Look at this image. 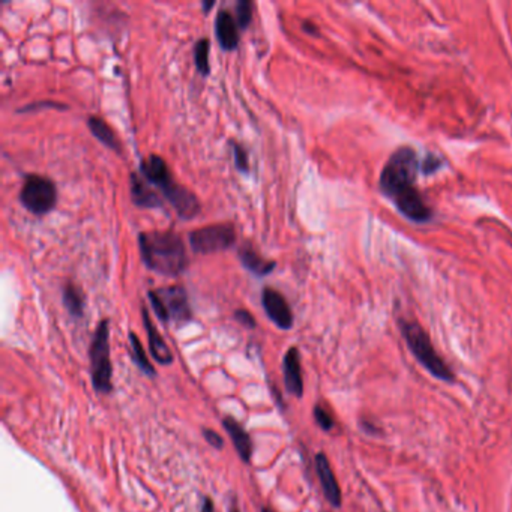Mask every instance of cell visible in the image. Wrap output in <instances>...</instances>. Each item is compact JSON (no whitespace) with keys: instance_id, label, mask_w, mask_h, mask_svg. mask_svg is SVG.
<instances>
[{"instance_id":"cell-9","label":"cell","mask_w":512,"mask_h":512,"mask_svg":"<svg viewBox=\"0 0 512 512\" xmlns=\"http://www.w3.org/2000/svg\"><path fill=\"white\" fill-rule=\"evenodd\" d=\"M262 305L266 314L274 321V324L283 329L288 331L293 326V313L288 305L286 297L271 287H264L262 292Z\"/></svg>"},{"instance_id":"cell-32","label":"cell","mask_w":512,"mask_h":512,"mask_svg":"<svg viewBox=\"0 0 512 512\" xmlns=\"http://www.w3.org/2000/svg\"><path fill=\"white\" fill-rule=\"evenodd\" d=\"M262 512H272V511H271V509H268V508H263V509H262Z\"/></svg>"},{"instance_id":"cell-6","label":"cell","mask_w":512,"mask_h":512,"mask_svg":"<svg viewBox=\"0 0 512 512\" xmlns=\"http://www.w3.org/2000/svg\"><path fill=\"white\" fill-rule=\"evenodd\" d=\"M153 311L162 321L174 320L177 324H185L193 317L191 307L188 302V295L181 286L162 287L148 293Z\"/></svg>"},{"instance_id":"cell-11","label":"cell","mask_w":512,"mask_h":512,"mask_svg":"<svg viewBox=\"0 0 512 512\" xmlns=\"http://www.w3.org/2000/svg\"><path fill=\"white\" fill-rule=\"evenodd\" d=\"M316 469H317V475H319V481L321 484V489L328 499V502L340 508L341 506V489L338 487V482L335 480V475H333L329 460L326 459L325 454H317L316 455Z\"/></svg>"},{"instance_id":"cell-7","label":"cell","mask_w":512,"mask_h":512,"mask_svg":"<svg viewBox=\"0 0 512 512\" xmlns=\"http://www.w3.org/2000/svg\"><path fill=\"white\" fill-rule=\"evenodd\" d=\"M20 202L33 215H46L58 203V188L49 177L27 174L20 191Z\"/></svg>"},{"instance_id":"cell-5","label":"cell","mask_w":512,"mask_h":512,"mask_svg":"<svg viewBox=\"0 0 512 512\" xmlns=\"http://www.w3.org/2000/svg\"><path fill=\"white\" fill-rule=\"evenodd\" d=\"M91 364H92V382L95 391L108 394L113 389L111 383V369L110 361V325L108 320H103L98 325L94 340L91 344Z\"/></svg>"},{"instance_id":"cell-30","label":"cell","mask_w":512,"mask_h":512,"mask_svg":"<svg viewBox=\"0 0 512 512\" xmlns=\"http://www.w3.org/2000/svg\"><path fill=\"white\" fill-rule=\"evenodd\" d=\"M214 6H215V2H214V0H210V2H203V4H202L203 13H206V14H207V13H209V11H210V9H212Z\"/></svg>"},{"instance_id":"cell-21","label":"cell","mask_w":512,"mask_h":512,"mask_svg":"<svg viewBox=\"0 0 512 512\" xmlns=\"http://www.w3.org/2000/svg\"><path fill=\"white\" fill-rule=\"evenodd\" d=\"M252 20V4L250 0H238L236 4V23L238 27L245 30Z\"/></svg>"},{"instance_id":"cell-25","label":"cell","mask_w":512,"mask_h":512,"mask_svg":"<svg viewBox=\"0 0 512 512\" xmlns=\"http://www.w3.org/2000/svg\"><path fill=\"white\" fill-rule=\"evenodd\" d=\"M203 436H205V439L207 440V443L210 444V447H214L217 449H221L222 447H224V440L221 439V436L217 431L205 428L203 430Z\"/></svg>"},{"instance_id":"cell-1","label":"cell","mask_w":512,"mask_h":512,"mask_svg":"<svg viewBox=\"0 0 512 512\" xmlns=\"http://www.w3.org/2000/svg\"><path fill=\"white\" fill-rule=\"evenodd\" d=\"M419 170H422V162H419L418 153L409 146H403L385 164L378 185L407 219L424 224L433 218V210L415 186Z\"/></svg>"},{"instance_id":"cell-2","label":"cell","mask_w":512,"mask_h":512,"mask_svg":"<svg viewBox=\"0 0 512 512\" xmlns=\"http://www.w3.org/2000/svg\"><path fill=\"white\" fill-rule=\"evenodd\" d=\"M139 247L143 263L157 274L176 276L182 274L188 264L184 241L174 231L140 233Z\"/></svg>"},{"instance_id":"cell-19","label":"cell","mask_w":512,"mask_h":512,"mask_svg":"<svg viewBox=\"0 0 512 512\" xmlns=\"http://www.w3.org/2000/svg\"><path fill=\"white\" fill-rule=\"evenodd\" d=\"M209 53H210V41L207 38L198 39L194 47V63L198 72L205 77H207L210 72Z\"/></svg>"},{"instance_id":"cell-10","label":"cell","mask_w":512,"mask_h":512,"mask_svg":"<svg viewBox=\"0 0 512 512\" xmlns=\"http://www.w3.org/2000/svg\"><path fill=\"white\" fill-rule=\"evenodd\" d=\"M236 18L229 11L221 9L215 18V33L217 39L222 50L233 51L239 46V30Z\"/></svg>"},{"instance_id":"cell-13","label":"cell","mask_w":512,"mask_h":512,"mask_svg":"<svg viewBox=\"0 0 512 512\" xmlns=\"http://www.w3.org/2000/svg\"><path fill=\"white\" fill-rule=\"evenodd\" d=\"M141 316H143L144 328H146V332H148V341H149V349H151L152 356L157 359V362H160L162 365L172 364L173 362L172 350L169 349V346H167V343L161 337L158 329L155 328V325L152 324L151 316L146 308H141Z\"/></svg>"},{"instance_id":"cell-3","label":"cell","mask_w":512,"mask_h":512,"mask_svg":"<svg viewBox=\"0 0 512 512\" xmlns=\"http://www.w3.org/2000/svg\"><path fill=\"white\" fill-rule=\"evenodd\" d=\"M140 172L148 184L161 189L162 196L169 200V203L181 218L193 219L200 214L202 207H200L198 198L173 179L169 165L158 155H151L149 158L141 160Z\"/></svg>"},{"instance_id":"cell-28","label":"cell","mask_w":512,"mask_h":512,"mask_svg":"<svg viewBox=\"0 0 512 512\" xmlns=\"http://www.w3.org/2000/svg\"><path fill=\"white\" fill-rule=\"evenodd\" d=\"M302 29L304 32L308 33V35H319V29L313 23H309V21H304Z\"/></svg>"},{"instance_id":"cell-15","label":"cell","mask_w":512,"mask_h":512,"mask_svg":"<svg viewBox=\"0 0 512 512\" xmlns=\"http://www.w3.org/2000/svg\"><path fill=\"white\" fill-rule=\"evenodd\" d=\"M222 425H224L226 431L229 433V436L231 437L233 444L239 454V457L245 461L250 463L251 455H252V443L250 439V434L245 431V428L239 424L236 419L233 418H226L222 421Z\"/></svg>"},{"instance_id":"cell-22","label":"cell","mask_w":512,"mask_h":512,"mask_svg":"<svg viewBox=\"0 0 512 512\" xmlns=\"http://www.w3.org/2000/svg\"><path fill=\"white\" fill-rule=\"evenodd\" d=\"M231 149H233V157H235V164L236 169L241 173H248L250 169V162H248V153L245 151V148L242 144L236 143V141H230Z\"/></svg>"},{"instance_id":"cell-18","label":"cell","mask_w":512,"mask_h":512,"mask_svg":"<svg viewBox=\"0 0 512 512\" xmlns=\"http://www.w3.org/2000/svg\"><path fill=\"white\" fill-rule=\"evenodd\" d=\"M62 300H63L65 308L68 309V313L72 317H75V319L83 317L84 297H83V293L72 283H68L63 287Z\"/></svg>"},{"instance_id":"cell-20","label":"cell","mask_w":512,"mask_h":512,"mask_svg":"<svg viewBox=\"0 0 512 512\" xmlns=\"http://www.w3.org/2000/svg\"><path fill=\"white\" fill-rule=\"evenodd\" d=\"M129 341H131V347H132V358H134L136 364L139 365V369L146 373L149 376H155L157 373H155V369L152 366V364L149 362L146 353H144V349L141 346V343L139 340V337L136 335V333H129Z\"/></svg>"},{"instance_id":"cell-12","label":"cell","mask_w":512,"mask_h":512,"mask_svg":"<svg viewBox=\"0 0 512 512\" xmlns=\"http://www.w3.org/2000/svg\"><path fill=\"white\" fill-rule=\"evenodd\" d=\"M283 373H284V383L286 389L292 395L300 398L304 395V380H302V370H300V359L299 352L296 347L288 349L284 362H283Z\"/></svg>"},{"instance_id":"cell-26","label":"cell","mask_w":512,"mask_h":512,"mask_svg":"<svg viewBox=\"0 0 512 512\" xmlns=\"http://www.w3.org/2000/svg\"><path fill=\"white\" fill-rule=\"evenodd\" d=\"M39 107H54L56 110H66V105H63V104L53 103V101H44V103H35V104L26 105V107L21 108L20 111H23V113H27V111H32V110H39Z\"/></svg>"},{"instance_id":"cell-14","label":"cell","mask_w":512,"mask_h":512,"mask_svg":"<svg viewBox=\"0 0 512 512\" xmlns=\"http://www.w3.org/2000/svg\"><path fill=\"white\" fill-rule=\"evenodd\" d=\"M131 198L139 207H160L161 198L158 194L149 186L144 177H140L137 173L131 174Z\"/></svg>"},{"instance_id":"cell-4","label":"cell","mask_w":512,"mask_h":512,"mask_svg":"<svg viewBox=\"0 0 512 512\" xmlns=\"http://www.w3.org/2000/svg\"><path fill=\"white\" fill-rule=\"evenodd\" d=\"M399 329H402L403 337L407 343L410 352L414 353L418 362L424 369L439 380L452 382L454 373L449 365L442 359V356L434 349L428 333L424 331L419 324L411 320L402 319L399 320Z\"/></svg>"},{"instance_id":"cell-29","label":"cell","mask_w":512,"mask_h":512,"mask_svg":"<svg viewBox=\"0 0 512 512\" xmlns=\"http://www.w3.org/2000/svg\"><path fill=\"white\" fill-rule=\"evenodd\" d=\"M202 512H214V504H212V500H210L209 497H206V499L203 500Z\"/></svg>"},{"instance_id":"cell-24","label":"cell","mask_w":512,"mask_h":512,"mask_svg":"<svg viewBox=\"0 0 512 512\" xmlns=\"http://www.w3.org/2000/svg\"><path fill=\"white\" fill-rule=\"evenodd\" d=\"M235 319L245 328H250V329L255 328V319L252 317L251 313H248L247 309H236L235 311Z\"/></svg>"},{"instance_id":"cell-8","label":"cell","mask_w":512,"mask_h":512,"mask_svg":"<svg viewBox=\"0 0 512 512\" xmlns=\"http://www.w3.org/2000/svg\"><path fill=\"white\" fill-rule=\"evenodd\" d=\"M236 231L231 224H212L189 233V243L197 254H214L231 248Z\"/></svg>"},{"instance_id":"cell-16","label":"cell","mask_w":512,"mask_h":512,"mask_svg":"<svg viewBox=\"0 0 512 512\" xmlns=\"http://www.w3.org/2000/svg\"><path fill=\"white\" fill-rule=\"evenodd\" d=\"M239 259L245 269H248L251 274L257 275V276L269 275L276 268L275 262L263 259L262 255L251 247H243L239 251Z\"/></svg>"},{"instance_id":"cell-23","label":"cell","mask_w":512,"mask_h":512,"mask_svg":"<svg viewBox=\"0 0 512 512\" xmlns=\"http://www.w3.org/2000/svg\"><path fill=\"white\" fill-rule=\"evenodd\" d=\"M314 418H316V422L320 425L321 430H325V431L332 430V427H333V419H332V416L321 406H316L314 407Z\"/></svg>"},{"instance_id":"cell-17","label":"cell","mask_w":512,"mask_h":512,"mask_svg":"<svg viewBox=\"0 0 512 512\" xmlns=\"http://www.w3.org/2000/svg\"><path fill=\"white\" fill-rule=\"evenodd\" d=\"M87 127H89V129H91L92 136L101 141L104 146H107L111 151H115L116 153H120L119 139L116 137L115 131L110 128V125L104 119L98 117V116H91L87 119Z\"/></svg>"},{"instance_id":"cell-31","label":"cell","mask_w":512,"mask_h":512,"mask_svg":"<svg viewBox=\"0 0 512 512\" xmlns=\"http://www.w3.org/2000/svg\"><path fill=\"white\" fill-rule=\"evenodd\" d=\"M230 512H241V511H239V509L236 508V505H233V506H231V511H230Z\"/></svg>"},{"instance_id":"cell-27","label":"cell","mask_w":512,"mask_h":512,"mask_svg":"<svg viewBox=\"0 0 512 512\" xmlns=\"http://www.w3.org/2000/svg\"><path fill=\"white\" fill-rule=\"evenodd\" d=\"M439 167H440V158L428 157V158H425L424 162H422V172L430 174L433 172H437Z\"/></svg>"}]
</instances>
